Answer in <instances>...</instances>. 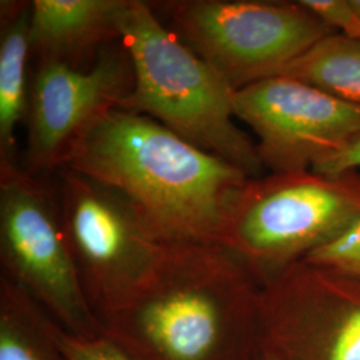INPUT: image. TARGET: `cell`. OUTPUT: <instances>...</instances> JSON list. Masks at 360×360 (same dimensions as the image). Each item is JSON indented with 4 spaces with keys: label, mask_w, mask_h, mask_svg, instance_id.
I'll return each instance as SVG.
<instances>
[{
    "label": "cell",
    "mask_w": 360,
    "mask_h": 360,
    "mask_svg": "<svg viewBox=\"0 0 360 360\" xmlns=\"http://www.w3.org/2000/svg\"><path fill=\"white\" fill-rule=\"evenodd\" d=\"M63 167L115 188L163 245H221L229 210L250 179L153 117L119 107L77 141Z\"/></svg>",
    "instance_id": "6da1fadb"
},
{
    "label": "cell",
    "mask_w": 360,
    "mask_h": 360,
    "mask_svg": "<svg viewBox=\"0 0 360 360\" xmlns=\"http://www.w3.org/2000/svg\"><path fill=\"white\" fill-rule=\"evenodd\" d=\"M219 245H166L150 279L103 333L142 360H247L260 295Z\"/></svg>",
    "instance_id": "7a4b0ae2"
},
{
    "label": "cell",
    "mask_w": 360,
    "mask_h": 360,
    "mask_svg": "<svg viewBox=\"0 0 360 360\" xmlns=\"http://www.w3.org/2000/svg\"><path fill=\"white\" fill-rule=\"evenodd\" d=\"M119 34L134 67V87L119 108L150 116L207 153L263 176L252 142L236 124L231 87L141 0H124Z\"/></svg>",
    "instance_id": "3957f363"
},
{
    "label": "cell",
    "mask_w": 360,
    "mask_h": 360,
    "mask_svg": "<svg viewBox=\"0 0 360 360\" xmlns=\"http://www.w3.org/2000/svg\"><path fill=\"white\" fill-rule=\"evenodd\" d=\"M358 219V171L271 172L250 178L235 196L221 245L271 282Z\"/></svg>",
    "instance_id": "277c9868"
},
{
    "label": "cell",
    "mask_w": 360,
    "mask_h": 360,
    "mask_svg": "<svg viewBox=\"0 0 360 360\" xmlns=\"http://www.w3.org/2000/svg\"><path fill=\"white\" fill-rule=\"evenodd\" d=\"M153 7L233 91L282 75L335 34L300 1L174 0Z\"/></svg>",
    "instance_id": "5b68a950"
},
{
    "label": "cell",
    "mask_w": 360,
    "mask_h": 360,
    "mask_svg": "<svg viewBox=\"0 0 360 360\" xmlns=\"http://www.w3.org/2000/svg\"><path fill=\"white\" fill-rule=\"evenodd\" d=\"M0 264L1 275L68 333L103 334L67 242L56 191L19 165L0 166Z\"/></svg>",
    "instance_id": "8992f818"
},
{
    "label": "cell",
    "mask_w": 360,
    "mask_h": 360,
    "mask_svg": "<svg viewBox=\"0 0 360 360\" xmlns=\"http://www.w3.org/2000/svg\"><path fill=\"white\" fill-rule=\"evenodd\" d=\"M56 172L67 242L91 307L102 322L150 279L166 245L115 188L68 168Z\"/></svg>",
    "instance_id": "52a82bcc"
},
{
    "label": "cell",
    "mask_w": 360,
    "mask_h": 360,
    "mask_svg": "<svg viewBox=\"0 0 360 360\" xmlns=\"http://www.w3.org/2000/svg\"><path fill=\"white\" fill-rule=\"evenodd\" d=\"M134 87V67L122 39L105 46L90 68L35 63L27 108L25 169L44 175L63 167L77 141Z\"/></svg>",
    "instance_id": "ba28073f"
},
{
    "label": "cell",
    "mask_w": 360,
    "mask_h": 360,
    "mask_svg": "<svg viewBox=\"0 0 360 360\" xmlns=\"http://www.w3.org/2000/svg\"><path fill=\"white\" fill-rule=\"evenodd\" d=\"M232 104L271 172L312 169L360 131V105L284 75L235 91Z\"/></svg>",
    "instance_id": "9c48e42d"
},
{
    "label": "cell",
    "mask_w": 360,
    "mask_h": 360,
    "mask_svg": "<svg viewBox=\"0 0 360 360\" xmlns=\"http://www.w3.org/2000/svg\"><path fill=\"white\" fill-rule=\"evenodd\" d=\"M123 4L124 0H34L32 59L90 68L105 46L120 39Z\"/></svg>",
    "instance_id": "30bf717a"
},
{
    "label": "cell",
    "mask_w": 360,
    "mask_h": 360,
    "mask_svg": "<svg viewBox=\"0 0 360 360\" xmlns=\"http://www.w3.org/2000/svg\"><path fill=\"white\" fill-rule=\"evenodd\" d=\"M32 1L0 3V166L18 165L16 129L26 120Z\"/></svg>",
    "instance_id": "8fae6325"
},
{
    "label": "cell",
    "mask_w": 360,
    "mask_h": 360,
    "mask_svg": "<svg viewBox=\"0 0 360 360\" xmlns=\"http://www.w3.org/2000/svg\"><path fill=\"white\" fill-rule=\"evenodd\" d=\"M52 322L28 292L0 275V360H67Z\"/></svg>",
    "instance_id": "7c38bea8"
},
{
    "label": "cell",
    "mask_w": 360,
    "mask_h": 360,
    "mask_svg": "<svg viewBox=\"0 0 360 360\" xmlns=\"http://www.w3.org/2000/svg\"><path fill=\"white\" fill-rule=\"evenodd\" d=\"M282 75L360 105V40L340 34L326 37L288 65Z\"/></svg>",
    "instance_id": "4fadbf2b"
},
{
    "label": "cell",
    "mask_w": 360,
    "mask_h": 360,
    "mask_svg": "<svg viewBox=\"0 0 360 360\" xmlns=\"http://www.w3.org/2000/svg\"><path fill=\"white\" fill-rule=\"evenodd\" d=\"M342 309L330 335L327 360H360V290L335 281Z\"/></svg>",
    "instance_id": "5bb4252c"
},
{
    "label": "cell",
    "mask_w": 360,
    "mask_h": 360,
    "mask_svg": "<svg viewBox=\"0 0 360 360\" xmlns=\"http://www.w3.org/2000/svg\"><path fill=\"white\" fill-rule=\"evenodd\" d=\"M303 262L360 278V219L334 239L311 251Z\"/></svg>",
    "instance_id": "9a60e30c"
},
{
    "label": "cell",
    "mask_w": 360,
    "mask_h": 360,
    "mask_svg": "<svg viewBox=\"0 0 360 360\" xmlns=\"http://www.w3.org/2000/svg\"><path fill=\"white\" fill-rule=\"evenodd\" d=\"M52 335L67 360H142L108 335L79 336L52 322Z\"/></svg>",
    "instance_id": "2e32d148"
},
{
    "label": "cell",
    "mask_w": 360,
    "mask_h": 360,
    "mask_svg": "<svg viewBox=\"0 0 360 360\" xmlns=\"http://www.w3.org/2000/svg\"><path fill=\"white\" fill-rule=\"evenodd\" d=\"M335 34L360 40V15L351 0H299Z\"/></svg>",
    "instance_id": "e0dca14e"
},
{
    "label": "cell",
    "mask_w": 360,
    "mask_h": 360,
    "mask_svg": "<svg viewBox=\"0 0 360 360\" xmlns=\"http://www.w3.org/2000/svg\"><path fill=\"white\" fill-rule=\"evenodd\" d=\"M360 168V131L348 141L339 151L330 155L312 171L324 175H340Z\"/></svg>",
    "instance_id": "ac0fdd59"
},
{
    "label": "cell",
    "mask_w": 360,
    "mask_h": 360,
    "mask_svg": "<svg viewBox=\"0 0 360 360\" xmlns=\"http://www.w3.org/2000/svg\"><path fill=\"white\" fill-rule=\"evenodd\" d=\"M351 4L354 6V8H355L360 15V0H351Z\"/></svg>",
    "instance_id": "d6986e66"
},
{
    "label": "cell",
    "mask_w": 360,
    "mask_h": 360,
    "mask_svg": "<svg viewBox=\"0 0 360 360\" xmlns=\"http://www.w3.org/2000/svg\"><path fill=\"white\" fill-rule=\"evenodd\" d=\"M262 360H276V359H275V358H272V356H270V355H269V354H267V355H266V356H263V358H262Z\"/></svg>",
    "instance_id": "ffe728a7"
}]
</instances>
